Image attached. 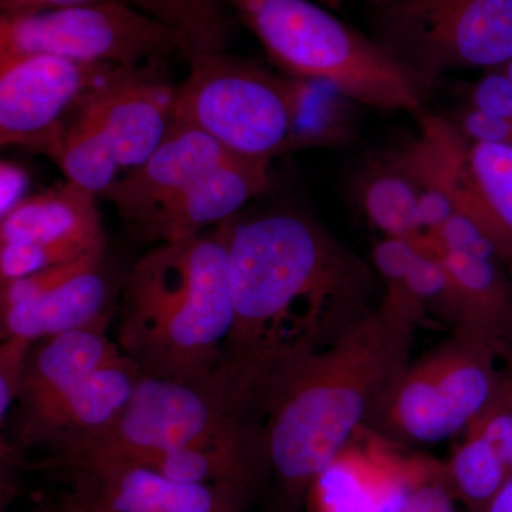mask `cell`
I'll return each mask as SVG.
<instances>
[{
	"label": "cell",
	"instance_id": "cell-1",
	"mask_svg": "<svg viewBox=\"0 0 512 512\" xmlns=\"http://www.w3.org/2000/svg\"><path fill=\"white\" fill-rule=\"evenodd\" d=\"M225 222L234 325L224 362L266 414L303 363L375 311L382 282L372 261L308 215L279 211Z\"/></svg>",
	"mask_w": 512,
	"mask_h": 512
},
{
	"label": "cell",
	"instance_id": "cell-2",
	"mask_svg": "<svg viewBox=\"0 0 512 512\" xmlns=\"http://www.w3.org/2000/svg\"><path fill=\"white\" fill-rule=\"evenodd\" d=\"M419 325L379 302L282 384L265 419L268 512H306L313 481L366 426L384 389L412 360Z\"/></svg>",
	"mask_w": 512,
	"mask_h": 512
},
{
	"label": "cell",
	"instance_id": "cell-3",
	"mask_svg": "<svg viewBox=\"0 0 512 512\" xmlns=\"http://www.w3.org/2000/svg\"><path fill=\"white\" fill-rule=\"evenodd\" d=\"M116 343L141 375L194 380L224 362L234 325L227 222L144 255L121 282Z\"/></svg>",
	"mask_w": 512,
	"mask_h": 512
},
{
	"label": "cell",
	"instance_id": "cell-4",
	"mask_svg": "<svg viewBox=\"0 0 512 512\" xmlns=\"http://www.w3.org/2000/svg\"><path fill=\"white\" fill-rule=\"evenodd\" d=\"M222 3L251 30L282 73L332 84L359 106L414 116L426 109L434 86L325 6L311 0Z\"/></svg>",
	"mask_w": 512,
	"mask_h": 512
},
{
	"label": "cell",
	"instance_id": "cell-5",
	"mask_svg": "<svg viewBox=\"0 0 512 512\" xmlns=\"http://www.w3.org/2000/svg\"><path fill=\"white\" fill-rule=\"evenodd\" d=\"M251 423H265L264 413L244 380L225 362L194 380L141 375L123 412L107 429L46 454L42 461H136L194 446Z\"/></svg>",
	"mask_w": 512,
	"mask_h": 512
},
{
	"label": "cell",
	"instance_id": "cell-6",
	"mask_svg": "<svg viewBox=\"0 0 512 512\" xmlns=\"http://www.w3.org/2000/svg\"><path fill=\"white\" fill-rule=\"evenodd\" d=\"M175 86L173 120L204 131L235 156L274 158L296 150L299 79L244 57L197 53Z\"/></svg>",
	"mask_w": 512,
	"mask_h": 512
},
{
	"label": "cell",
	"instance_id": "cell-7",
	"mask_svg": "<svg viewBox=\"0 0 512 512\" xmlns=\"http://www.w3.org/2000/svg\"><path fill=\"white\" fill-rule=\"evenodd\" d=\"M493 343L463 329L403 367L366 426L403 447L463 434L493 394L501 369Z\"/></svg>",
	"mask_w": 512,
	"mask_h": 512
},
{
	"label": "cell",
	"instance_id": "cell-8",
	"mask_svg": "<svg viewBox=\"0 0 512 512\" xmlns=\"http://www.w3.org/2000/svg\"><path fill=\"white\" fill-rule=\"evenodd\" d=\"M367 18L370 36L431 86L512 59V0H367Z\"/></svg>",
	"mask_w": 512,
	"mask_h": 512
},
{
	"label": "cell",
	"instance_id": "cell-9",
	"mask_svg": "<svg viewBox=\"0 0 512 512\" xmlns=\"http://www.w3.org/2000/svg\"><path fill=\"white\" fill-rule=\"evenodd\" d=\"M187 53L183 37L124 0L0 18V59L50 55L133 67Z\"/></svg>",
	"mask_w": 512,
	"mask_h": 512
},
{
	"label": "cell",
	"instance_id": "cell-10",
	"mask_svg": "<svg viewBox=\"0 0 512 512\" xmlns=\"http://www.w3.org/2000/svg\"><path fill=\"white\" fill-rule=\"evenodd\" d=\"M62 478L57 512H245L258 500L225 485L185 484L121 458L40 461Z\"/></svg>",
	"mask_w": 512,
	"mask_h": 512
},
{
	"label": "cell",
	"instance_id": "cell-11",
	"mask_svg": "<svg viewBox=\"0 0 512 512\" xmlns=\"http://www.w3.org/2000/svg\"><path fill=\"white\" fill-rule=\"evenodd\" d=\"M114 64L82 63L50 55L0 59V144L52 157L74 113Z\"/></svg>",
	"mask_w": 512,
	"mask_h": 512
},
{
	"label": "cell",
	"instance_id": "cell-12",
	"mask_svg": "<svg viewBox=\"0 0 512 512\" xmlns=\"http://www.w3.org/2000/svg\"><path fill=\"white\" fill-rule=\"evenodd\" d=\"M443 463L363 426L313 481L306 512H404Z\"/></svg>",
	"mask_w": 512,
	"mask_h": 512
},
{
	"label": "cell",
	"instance_id": "cell-13",
	"mask_svg": "<svg viewBox=\"0 0 512 512\" xmlns=\"http://www.w3.org/2000/svg\"><path fill=\"white\" fill-rule=\"evenodd\" d=\"M161 67L163 62L116 67L82 100L123 174L154 153L173 121L175 86L164 79Z\"/></svg>",
	"mask_w": 512,
	"mask_h": 512
},
{
	"label": "cell",
	"instance_id": "cell-14",
	"mask_svg": "<svg viewBox=\"0 0 512 512\" xmlns=\"http://www.w3.org/2000/svg\"><path fill=\"white\" fill-rule=\"evenodd\" d=\"M235 156L204 131L171 121L160 146L143 164L121 175L101 198L113 204L134 238L210 168Z\"/></svg>",
	"mask_w": 512,
	"mask_h": 512
},
{
	"label": "cell",
	"instance_id": "cell-15",
	"mask_svg": "<svg viewBox=\"0 0 512 512\" xmlns=\"http://www.w3.org/2000/svg\"><path fill=\"white\" fill-rule=\"evenodd\" d=\"M140 376V369L123 355L46 409L13 421L9 439L23 450L43 448L46 454L89 439L119 417Z\"/></svg>",
	"mask_w": 512,
	"mask_h": 512
},
{
	"label": "cell",
	"instance_id": "cell-16",
	"mask_svg": "<svg viewBox=\"0 0 512 512\" xmlns=\"http://www.w3.org/2000/svg\"><path fill=\"white\" fill-rule=\"evenodd\" d=\"M269 165L271 161L259 158H227L198 175L183 194L144 228L138 241H180L235 217L248 201L265 190Z\"/></svg>",
	"mask_w": 512,
	"mask_h": 512
},
{
	"label": "cell",
	"instance_id": "cell-17",
	"mask_svg": "<svg viewBox=\"0 0 512 512\" xmlns=\"http://www.w3.org/2000/svg\"><path fill=\"white\" fill-rule=\"evenodd\" d=\"M111 319L113 316L87 328L33 342L16 400L15 421L46 409L101 367L123 356L116 340L107 333Z\"/></svg>",
	"mask_w": 512,
	"mask_h": 512
},
{
	"label": "cell",
	"instance_id": "cell-18",
	"mask_svg": "<svg viewBox=\"0 0 512 512\" xmlns=\"http://www.w3.org/2000/svg\"><path fill=\"white\" fill-rule=\"evenodd\" d=\"M121 286L104 271L103 262L33 301L0 311V339H45L87 328L114 316Z\"/></svg>",
	"mask_w": 512,
	"mask_h": 512
},
{
	"label": "cell",
	"instance_id": "cell-19",
	"mask_svg": "<svg viewBox=\"0 0 512 512\" xmlns=\"http://www.w3.org/2000/svg\"><path fill=\"white\" fill-rule=\"evenodd\" d=\"M453 200L512 269V144L468 140Z\"/></svg>",
	"mask_w": 512,
	"mask_h": 512
},
{
	"label": "cell",
	"instance_id": "cell-20",
	"mask_svg": "<svg viewBox=\"0 0 512 512\" xmlns=\"http://www.w3.org/2000/svg\"><path fill=\"white\" fill-rule=\"evenodd\" d=\"M96 202V194L72 181L29 194L0 218V245L74 242L106 249Z\"/></svg>",
	"mask_w": 512,
	"mask_h": 512
},
{
	"label": "cell",
	"instance_id": "cell-21",
	"mask_svg": "<svg viewBox=\"0 0 512 512\" xmlns=\"http://www.w3.org/2000/svg\"><path fill=\"white\" fill-rule=\"evenodd\" d=\"M431 252L444 262L453 279L460 309L457 329L493 343L498 355L512 349V281L508 266L498 258L468 252Z\"/></svg>",
	"mask_w": 512,
	"mask_h": 512
},
{
	"label": "cell",
	"instance_id": "cell-22",
	"mask_svg": "<svg viewBox=\"0 0 512 512\" xmlns=\"http://www.w3.org/2000/svg\"><path fill=\"white\" fill-rule=\"evenodd\" d=\"M420 188L399 157L379 165L367 175L360 190V202L370 224L384 238L417 241L420 225Z\"/></svg>",
	"mask_w": 512,
	"mask_h": 512
},
{
	"label": "cell",
	"instance_id": "cell-23",
	"mask_svg": "<svg viewBox=\"0 0 512 512\" xmlns=\"http://www.w3.org/2000/svg\"><path fill=\"white\" fill-rule=\"evenodd\" d=\"M50 160L67 181L101 197L123 175L109 140L82 103L67 121Z\"/></svg>",
	"mask_w": 512,
	"mask_h": 512
},
{
	"label": "cell",
	"instance_id": "cell-24",
	"mask_svg": "<svg viewBox=\"0 0 512 512\" xmlns=\"http://www.w3.org/2000/svg\"><path fill=\"white\" fill-rule=\"evenodd\" d=\"M443 468L448 490L468 512L487 511L512 474L493 444L473 431H464Z\"/></svg>",
	"mask_w": 512,
	"mask_h": 512
},
{
	"label": "cell",
	"instance_id": "cell-25",
	"mask_svg": "<svg viewBox=\"0 0 512 512\" xmlns=\"http://www.w3.org/2000/svg\"><path fill=\"white\" fill-rule=\"evenodd\" d=\"M183 37L187 53H221L231 22L222 0H126Z\"/></svg>",
	"mask_w": 512,
	"mask_h": 512
},
{
	"label": "cell",
	"instance_id": "cell-26",
	"mask_svg": "<svg viewBox=\"0 0 512 512\" xmlns=\"http://www.w3.org/2000/svg\"><path fill=\"white\" fill-rule=\"evenodd\" d=\"M93 254H104V249L74 242H18L0 245V282L22 278Z\"/></svg>",
	"mask_w": 512,
	"mask_h": 512
},
{
	"label": "cell",
	"instance_id": "cell-27",
	"mask_svg": "<svg viewBox=\"0 0 512 512\" xmlns=\"http://www.w3.org/2000/svg\"><path fill=\"white\" fill-rule=\"evenodd\" d=\"M466 431L490 441L512 473V366L503 363L493 394Z\"/></svg>",
	"mask_w": 512,
	"mask_h": 512
},
{
	"label": "cell",
	"instance_id": "cell-28",
	"mask_svg": "<svg viewBox=\"0 0 512 512\" xmlns=\"http://www.w3.org/2000/svg\"><path fill=\"white\" fill-rule=\"evenodd\" d=\"M103 258L104 254L87 255L76 259V261L67 262V264L43 269V271L35 272V274L12 279V281L0 282V311L12 308V306L19 305V303L40 298L45 293L56 289L57 286L66 284L74 276L101 264Z\"/></svg>",
	"mask_w": 512,
	"mask_h": 512
},
{
	"label": "cell",
	"instance_id": "cell-29",
	"mask_svg": "<svg viewBox=\"0 0 512 512\" xmlns=\"http://www.w3.org/2000/svg\"><path fill=\"white\" fill-rule=\"evenodd\" d=\"M32 340L6 338L0 343V420L5 426L10 410L19 397L20 383L25 372L26 359L32 348Z\"/></svg>",
	"mask_w": 512,
	"mask_h": 512
},
{
	"label": "cell",
	"instance_id": "cell-30",
	"mask_svg": "<svg viewBox=\"0 0 512 512\" xmlns=\"http://www.w3.org/2000/svg\"><path fill=\"white\" fill-rule=\"evenodd\" d=\"M471 109L512 123V87L500 69L488 70L471 92Z\"/></svg>",
	"mask_w": 512,
	"mask_h": 512
},
{
	"label": "cell",
	"instance_id": "cell-31",
	"mask_svg": "<svg viewBox=\"0 0 512 512\" xmlns=\"http://www.w3.org/2000/svg\"><path fill=\"white\" fill-rule=\"evenodd\" d=\"M26 453L18 444L13 443L9 437L2 436L0 458H2V484H0V505L2 512L12 503L18 493L19 477L26 468Z\"/></svg>",
	"mask_w": 512,
	"mask_h": 512
},
{
	"label": "cell",
	"instance_id": "cell-32",
	"mask_svg": "<svg viewBox=\"0 0 512 512\" xmlns=\"http://www.w3.org/2000/svg\"><path fill=\"white\" fill-rule=\"evenodd\" d=\"M404 512H456L454 497L443 473L417 488Z\"/></svg>",
	"mask_w": 512,
	"mask_h": 512
},
{
	"label": "cell",
	"instance_id": "cell-33",
	"mask_svg": "<svg viewBox=\"0 0 512 512\" xmlns=\"http://www.w3.org/2000/svg\"><path fill=\"white\" fill-rule=\"evenodd\" d=\"M28 173L20 165L2 161L0 164V218L25 200L29 194Z\"/></svg>",
	"mask_w": 512,
	"mask_h": 512
},
{
	"label": "cell",
	"instance_id": "cell-34",
	"mask_svg": "<svg viewBox=\"0 0 512 512\" xmlns=\"http://www.w3.org/2000/svg\"><path fill=\"white\" fill-rule=\"evenodd\" d=\"M100 2L107 0H0V8L2 15L26 16Z\"/></svg>",
	"mask_w": 512,
	"mask_h": 512
},
{
	"label": "cell",
	"instance_id": "cell-35",
	"mask_svg": "<svg viewBox=\"0 0 512 512\" xmlns=\"http://www.w3.org/2000/svg\"><path fill=\"white\" fill-rule=\"evenodd\" d=\"M485 512H512V474Z\"/></svg>",
	"mask_w": 512,
	"mask_h": 512
},
{
	"label": "cell",
	"instance_id": "cell-36",
	"mask_svg": "<svg viewBox=\"0 0 512 512\" xmlns=\"http://www.w3.org/2000/svg\"><path fill=\"white\" fill-rule=\"evenodd\" d=\"M320 5L328 6L329 9L338 10L342 8L343 3L348 2V0H318Z\"/></svg>",
	"mask_w": 512,
	"mask_h": 512
},
{
	"label": "cell",
	"instance_id": "cell-37",
	"mask_svg": "<svg viewBox=\"0 0 512 512\" xmlns=\"http://www.w3.org/2000/svg\"><path fill=\"white\" fill-rule=\"evenodd\" d=\"M501 72L504 73V76L507 77L508 82H510L512 87V59L508 60L507 63H504L503 66L497 67Z\"/></svg>",
	"mask_w": 512,
	"mask_h": 512
},
{
	"label": "cell",
	"instance_id": "cell-38",
	"mask_svg": "<svg viewBox=\"0 0 512 512\" xmlns=\"http://www.w3.org/2000/svg\"><path fill=\"white\" fill-rule=\"evenodd\" d=\"M501 362L512 366V349H505L500 353Z\"/></svg>",
	"mask_w": 512,
	"mask_h": 512
},
{
	"label": "cell",
	"instance_id": "cell-39",
	"mask_svg": "<svg viewBox=\"0 0 512 512\" xmlns=\"http://www.w3.org/2000/svg\"><path fill=\"white\" fill-rule=\"evenodd\" d=\"M42 512H57V511H56L55 505H53V507L50 508V510H46V511H42Z\"/></svg>",
	"mask_w": 512,
	"mask_h": 512
}]
</instances>
